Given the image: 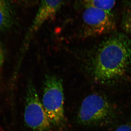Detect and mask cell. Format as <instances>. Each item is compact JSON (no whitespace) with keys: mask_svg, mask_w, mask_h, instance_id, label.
I'll use <instances>...</instances> for the list:
<instances>
[{"mask_svg":"<svg viewBox=\"0 0 131 131\" xmlns=\"http://www.w3.org/2000/svg\"><path fill=\"white\" fill-rule=\"evenodd\" d=\"M131 69V39L122 33L113 34L101 45L94 57V79L100 83H112L125 77Z\"/></svg>","mask_w":131,"mask_h":131,"instance_id":"6da1fadb","label":"cell"},{"mask_svg":"<svg viewBox=\"0 0 131 131\" xmlns=\"http://www.w3.org/2000/svg\"><path fill=\"white\" fill-rule=\"evenodd\" d=\"M42 102L52 125L58 127L63 126L66 119L63 84L61 78L53 75L46 77Z\"/></svg>","mask_w":131,"mask_h":131,"instance_id":"7a4b0ae2","label":"cell"},{"mask_svg":"<svg viewBox=\"0 0 131 131\" xmlns=\"http://www.w3.org/2000/svg\"><path fill=\"white\" fill-rule=\"evenodd\" d=\"M114 110L107 99L97 94L87 96L78 113V122L84 126L105 124L114 117Z\"/></svg>","mask_w":131,"mask_h":131,"instance_id":"3957f363","label":"cell"},{"mask_svg":"<svg viewBox=\"0 0 131 131\" xmlns=\"http://www.w3.org/2000/svg\"><path fill=\"white\" fill-rule=\"evenodd\" d=\"M25 96L24 122L32 131H50L52 125L33 83L29 81Z\"/></svg>","mask_w":131,"mask_h":131,"instance_id":"277c9868","label":"cell"},{"mask_svg":"<svg viewBox=\"0 0 131 131\" xmlns=\"http://www.w3.org/2000/svg\"><path fill=\"white\" fill-rule=\"evenodd\" d=\"M83 36L84 38L108 34L116 28L112 12L93 7H85L83 13Z\"/></svg>","mask_w":131,"mask_h":131,"instance_id":"5b68a950","label":"cell"},{"mask_svg":"<svg viewBox=\"0 0 131 131\" xmlns=\"http://www.w3.org/2000/svg\"><path fill=\"white\" fill-rule=\"evenodd\" d=\"M64 0H41L32 25L27 34L24 47L26 49L33 35L46 21L52 19L60 9Z\"/></svg>","mask_w":131,"mask_h":131,"instance_id":"8992f818","label":"cell"},{"mask_svg":"<svg viewBox=\"0 0 131 131\" xmlns=\"http://www.w3.org/2000/svg\"><path fill=\"white\" fill-rule=\"evenodd\" d=\"M15 23L14 12L8 2L0 6V33L12 28Z\"/></svg>","mask_w":131,"mask_h":131,"instance_id":"52a82bcc","label":"cell"},{"mask_svg":"<svg viewBox=\"0 0 131 131\" xmlns=\"http://www.w3.org/2000/svg\"><path fill=\"white\" fill-rule=\"evenodd\" d=\"M116 0H82L84 7H93L112 12Z\"/></svg>","mask_w":131,"mask_h":131,"instance_id":"ba28073f","label":"cell"},{"mask_svg":"<svg viewBox=\"0 0 131 131\" xmlns=\"http://www.w3.org/2000/svg\"><path fill=\"white\" fill-rule=\"evenodd\" d=\"M122 29L131 36V2L126 3L122 13Z\"/></svg>","mask_w":131,"mask_h":131,"instance_id":"9c48e42d","label":"cell"},{"mask_svg":"<svg viewBox=\"0 0 131 131\" xmlns=\"http://www.w3.org/2000/svg\"><path fill=\"white\" fill-rule=\"evenodd\" d=\"M5 59V51L2 44L0 42V68L4 63Z\"/></svg>","mask_w":131,"mask_h":131,"instance_id":"30bf717a","label":"cell"},{"mask_svg":"<svg viewBox=\"0 0 131 131\" xmlns=\"http://www.w3.org/2000/svg\"><path fill=\"white\" fill-rule=\"evenodd\" d=\"M115 131H131V127L128 124L122 125L119 127Z\"/></svg>","mask_w":131,"mask_h":131,"instance_id":"8fae6325","label":"cell"},{"mask_svg":"<svg viewBox=\"0 0 131 131\" xmlns=\"http://www.w3.org/2000/svg\"><path fill=\"white\" fill-rule=\"evenodd\" d=\"M8 2L7 0H0V6Z\"/></svg>","mask_w":131,"mask_h":131,"instance_id":"7c38bea8","label":"cell"},{"mask_svg":"<svg viewBox=\"0 0 131 131\" xmlns=\"http://www.w3.org/2000/svg\"><path fill=\"white\" fill-rule=\"evenodd\" d=\"M1 80H2V77H1V74H0V85H1Z\"/></svg>","mask_w":131,"mask_h":131,"instance_id":"4fadbf2b","label":"cell"}]
</instances>
